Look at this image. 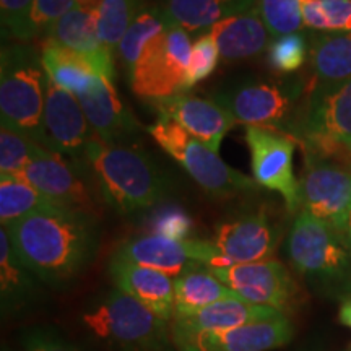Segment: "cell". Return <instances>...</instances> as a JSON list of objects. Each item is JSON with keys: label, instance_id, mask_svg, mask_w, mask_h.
<instances>
[{"label": "cell", "instance_id": "cell-27", "mask_svg": "<svg viewBox=\"0 0 351 351\" xmlns=\"http://www.w3.org/2000/svg\"><path fill=\"white\" fill-rule=\"evenodd\" d=\"M41 62L56 86L75 96L85 93L98 77L80 54L51 38L41 39Z\"/></svg>", "mask_w": 351, "mask_h": 351}, {"label": "cell", "instance_id": "cell-18", "mask_svg": "<svg viewBox=\"0 0 351 351\" xmlns=\"http://www.w3.org/2000/svg\"><path fill=\"white\" fill-rule=\"evenodd\" d=\"M158 116L168 117L189 135L218 153L221 140L236 124L231 114L212 99L178 93L152 101Z\"/></svg>", "mask_w": 351, "mask_h": 351}, {"label": "cell", "instance_id": "cell-38", "mask_svg": "<svg viewBox=\"0 0 351 351\" xmlns=\"http://www.w3.org/2000/svg\"><path fill=\"white\" fill-rule=\"evenodd\" d=\"M77 5V0H34L32 15H29V28L33 38H46L65 13Z\"/></svg>", "mask_w": 351, "mask_h": 351}, {"label": "cell", "instance_id": "cell-42", "mask_svg": "<svg viewBox=\"0 0 351 351\" xmlns=\"http://www.w3.org/2000/svg\"><path fill=\"white\" fill-rule=\"evenodd\" d=\"M339 320L343 326L351 328V296L345 298V301L341 302L339 311Z\"/></svg>", "mask_w": 351, "mask_h": 351}, {"label": "cell", "instance_id": "cell-19", "mask_svg": "<svg viewBox=\"0 0 351 351\" xmlns=\"http://www.w3.org/2000/svg\"><path fill=\"white\" fill-rule=\"evenodd\" d=\"M95 135L106 145H122L140 130V122L122 103L114 83L96 77L85 93L77 96Z\"/></svg>", "mask_w": 351, "mask_h": 351}, {"label": "cell", "instance_id": "cell-40", "mask_svg": "<svg viewBox=\"0 0 351 351\" xmlns=\"http://www.w3.org/2000/svg\"><path fill=\"white\" fill-rule=\"evenodd\" d=\"M326 10L330 32L351 33V0H320Z\"/></svg>", "mask_w": 351, "mask_h": 351}, {"label": "cell", "instance_id": "cell-1", "mask_svg": "<svg viewBox=\"0 0 351 351\" xmlns=\"http://www.w3.org/2000/svg\"><path fill=\"white\" fill-rule=\"evenodd\" d=\"M3 228L21 262L49 287L77 278L99 244L95 217L80 210L54 207Z\"/></svg>", "mask_w": 351, "mask_h": 351}, {"label": "cell", "instance_id": "cell-28", "mask_svg": "<svg viewBox=\"0 0 351 351\" xmlns=\"http://www.w3.org/2000/svg\"><path fill=\"white\" fill-rule=\"evenodd\" d=\"M176 314L174 317H187L213 302L228 298H239L207 267L189 270L174 278Z\"/></svg>", "mask_w": 351, "mask_h": 351}, {"label": "cell", "instance_id": "cell-11", "mask_svg": "<svg viewBox=\"0 0 351 351\" xmlns=\"http://www.w3.org/2000/svg\"><path fill=\"white\" fill-rule=\"evenodd\" d=\"M241 300L288 314L300 301V288L282 262L275 258L210 269Z\"/></svg>", "mask_w": 351, "mask_h": 351}, {"label": "cell", "instance_id": "cell-5", "mask_svg": "<svg viewBox=\"0 0 351 351\" xmlns=\"http://www.w3.org/2000/svg\"><path fill=\"white\" fill-rule=\"evenodd\" d=\"M148 132L152 138L187 171L207 195L228 199L257 189L254 179L228 166L218 153L189 135L181 125L168 117L158 116Z\"/></svg>", "mask_w": 351, "mask_h": 351}, {"label": "cell", "instance_id": "cell-37", "mask_svg": "<svg viewBox=\"0 0 351 351\" xmlns=\"http://www.w3.org/2000/svg\"><path fill=\"white\" fill-rule=\"evenodd\" d=\"M34 0H0V19H2L3 36L19 43H28L33 39L29 28Z\"/></svg>", "mask_w": 351, "mask_h": 351}, {"label": "cell", "instance_id": "cell-25", "mask_svg": "<svg viewBox=\"0 0 351 351\" xmlns=\"http://www.w3.org/2000/svg\"><path fill=\"white\" fill-rule=\"evenodd\" d=\"M256 2L257 0H165L163 5L156 10L166 28L178 26L187 33H195L210 29L226 16L252 10L256 8Z\"/></svg>", "mask_w": 351, "mask_h": 351}, {"label": "cell", "instance_id": "cell-46", "mask_svg": "<svg viewBox=\"0 0 351 351\" xmlns=\"http://www.w3.org/2000/svg\"><path fill=\"white\" fill-rule=\"evenodd\" d=\"M2 351H10V350H8L7 346H2Z\"/></svg>", "mask_w": 351, "mask_h": 351}, {"label": "cell", "instance_id": "cell-47", "mask_svg": "<svg viewBox=\"0 0 351 351\" xmlns=\"http://www.w3.org/2000/svg\"><path fill=\"white\" fill-rule=\"evenodd\" d=\"M346 147H348V148H350V150H351V142H350V143H346Z\"/></svg>", "mask_w": 351, "mask_h": 351}, {"label": "cell", "instance_id": "cell-3", "mask_svg": "<svg viewBox=\"0 0 351 351\" xmlns=\"http://www.w3.org/2000/svg\"><path fill=\"white\" fill-rule=\"evenodd\" d=\"M80 326L96 343L114 351H178L171 322L119 288L88 306L80 315Z\"/></svg>", "mask_w": 351, "mask_h": 351}, {"label": "cell", "instance_id": "cell-12", "mask_svg": "<svg viewBox=\"0 0 351 351\" xmlns=\"http://www.w3.org/2000/svg\"><path fill=\"white\" fill-rule=\"evenodd\" d=\"M245 142L251 152L252 176L257 186L278 192L289 213L300 205V181L293 173L295 138L262 127H245Z\"/></svg>", "mask_w": 351, "mask_h": 351}, {"label": "cell", "instance_id": "cell-4", "mask_svg": "<svg viewBox=\"0 0 351 351\" xmlns=\"http://www.w3.org/2000/svg\"><path fill=\"white\" fill-rule=\"evenodd\" d=\"M41 52L28 44H8L0 54V119L2 127L43 145L47 93Z\"/></svg>", "mask_w": 351, "mask_h": 351}, {"label": "cell", "instance_id": "cell-26", "mask_svg": "<svg viewBox=\"0 0 351 351\" xmlns=\"http://www.w3.org/2000/svg\"><path fill=\"white\" fill-rule=\"evenodd\" d=\"M309 62L315 85H335L351 78V33L314 32Z\"/></svg>", "mask_w": 351, "mask_h": 351}, {"label": "cell", "instance_id": "cell-41", "mask_svg": "<svg viewBox=\"0 0 351 351\" xmlns=\"http://www.w3.org/2000/svg\"><path fill=\"white\" fill-rule=\"evenodd\" d=\"M302 21L314 32H330V21L320 0H301Z\"/></svg>", "mask_w": 351, "mask_h": 351}, {"label": "cell", "instance_id": "cell-23", "mask_svg": "<svg viewBox=\"0 0 351 351\" xmlns=\"http://www.w3.org/2000/svg\"><path fill=\"white\" fill-rule=\"evenodd\" d=\"M41 280L16 256L5 228L0 230V311L19 315L41 298Z\"/></svg>", "mask_w": 351, "mask_h": 351}, {"label": "cell", "instance_id": "cell-24", "mask_svg": "<svg viewBox=\"0 0 351 351\" xmlns=\"http://www.w3.org/2000/svg\"><path fill=\"white\" fill-rule=\"evenodd\" d=\"M280 313L282 311L251 304L241 298H228V300L213 302V304L204 307L199 313L187 315V317H174L171 320V328L181 332L228 330V328L274 317Z\"/></svg>", "mask_w": 351, "mask_h": 351}, {"label": "cell", "instance_id": "cell-45", "mask_svg": "<svg viewBox=\"0 0 351 351\" xmlns=\"http://www.w3.org/2000/svg\"><path fill=\"white\" fill-rule=\"evenodd\" d=\"M343 291L346 293V298H350V296H351V278L348 280V282L345 283V287H343Z\"/></svg>", "mask_w": 351, "mask_h": 351}, {"label": "cell", "instance_id": "cell-32", "mask_svg": "<svg viewBox=\"0 0 351 351\" xmlns=\"http://www.w3.org/2000/svg\"><path fill=\"white\" fill-rule=\"evenodd\" d=\"M256 8L274 38L300 33L304 26L301 0H257Z\"/></svg>", "mask_w": 351, "mask_h": 351}, {"label": "cell", "instance_id": "cell-7", "mask_svg": "<svg viewBox=\"0 0 351 351\" xmlns=\"http://www.w3.org/2000/svg\"><path fill=\"white\" fill-rule=\"evenodd\" d=\"M296 274L320 283L343 285L351 278V251L337 230L306 210L296 215L287 241Z\"/></svg>", "mask_w": 351, "mask_h": 351}, {"label": "cell", "instance_id": "cell-10", "mask_svg": "<svg viewBox=\"0 0 351 351\" xmlns=\"http://www.w3.org/2000/svg\"><path fill=\"white\" fill-rule=\"evenodd\" d=\"M114 257L178 278L189 270L223 267L212 241H174L160 234H143L125 241Z\"/></svg>", "mask_w": 351, "mask_h": 351}, {"label": "cell", "instance_id": "cell-6", "mask_svg": "<svg viewBox=\"0 0 351 351\" xmlns=\"http://www.w3.org/2000/svg\"><path fill=\"white\" fill-rule=\"evenodd\" d=\"M289 137L300 140L309 155H351L346 147L351 142V78L335 85H315Z\"/></svg>", "mask_w": 351, "mask_h": 351}, {"label": "cell", "instance_id": "cell-48", "mask_svg": "<svg viewBox=\"0 0 351 351\" xmlns=\"http://www.w3.org/2000/svg\"><path fill=\"white\" fill-rule=\"evenodd\" d=\"M223 2H234V0H223Z\"/></svg>", "mask_w": 351, "mask_h": 351}, {"label": "cell", "instance_id": "cell-29", "mask_svg": "<svg viewBox=\"0 0 351 351\" xmlns=\"http://www.w3.org/2000/svg\"><path fill=\"white\" fill-rule=\"evenodd\" d=\"M59 207L32 186L23 176H0V221L2 226L29 215Z\"/></svg>", "mask_w": 351, "mask_h": 351}, {"label": "cell", "instance_id": "cell-20", "mask_svg": "<svg viewBox=\"0 0 351 351\" xmlns=\"http://www.w3.org/2000/svg\"><path fill=\"white\" fill-rule=\"evenodd\" d=\"M109 275L116 288L142 302L158 317L168 322L174 319L176 298L173 276L121 261L117 257H112L109 262Z\"/></svg>", "mask_w": 351, "mask_h": 351}, {"label": "cell", "instance_id": "cell-9", "mask_svg": "<svg viewBox=\"0 0 351 351\" xmlns=\"http://www.w3.org/2000/svg\"><path fill=\"white\" fill-rule=\"evenodd\" d=\"M192 44L187 32L169 26L145 46L129 82L140 98L153 101L184 91Z\"/></svg>", "mask_w": 351, "mask_h": 351}, {"label": "cell", "instance_id": "cell-21", "mask_svg": "<svg viewBox=\"0 0 351 351\" xmlns=\"http://www.w3.org/2000/svg\"><path fill=\"white\" fill-rule=\"evenodd\" d=\"M46 38L54 39L56 43L75 51L91 65L96 75L114 82L116 78L114 56L101 43L96 12L75 5L57 21Z\"/></svg>", "mask_w": 351, "mask_h": 351}, {"label": "cell", "instance_id": "cell-8", "mask_svg": "<svg viewBox=\"0 0 351 351\" xmlns=\"http://www.w3.org/2000/svg\"><path fill=\"white\" fill-rule=\"evenodd\" d=\"M301 82H271L247 78L225 86L213 101L225 108L236 124L262 127L289 135L295 125V104L302 95Z\"/></svg>", "mask_w": 351, "mask_h": 351}, {"label": "cell", "instance_id": "cell-15", "mask_svg": "<svg viewBox=\"0 0 351 351\" xmlns=\"http://www.w3.org/2000/svg\"><path fill=\"white\" fill-rule=\"evenodd\" d=\"M95 137L80 101L75 95L47 83L43 117V145L47 150L75 160L86 161V152Z\"/></svg>", "mask_w": 351, "mask_h": 351}, {"label": "cell", "instance_id": "cell-30", "mask_svg": "<svg viewBox=\"0 0 351 351\" xmlns=\"http://www.w3.org/2000/svg\"><path fill=\"white\" fill-rule=\"evenodd\" d=\"M143 0H101L96 23L101 43L114 56L135 19L142 13Z\"/></svg>", "mask_w": 351, "mask_h": 351}, {"label": "cell", "instance_id": "cell-34", "mask_svg": "<svg viewBox=\"0 0 351 351\" xmlns=\"http://www.w3.org/2000/svg\"><path fill=\"white\" fill-rule=\"evenodd\" d=\"M150 234H160L174 241H187L194 232V219L179 205H161L147 218Z\"/></svg>", "mask_w": 351, "mask_h": 351}, {"label": "cell", "instance_id": "cell-35", "mask_svg": "<svg viewBox=\"0 0 351 351\" xmlns=\"http://www.w3.org/2000/svg\"><path fill=\"white\" fill-rule=\"evenodd\" d=\"M38 143L7 127L0 129V176H21Z\"/></svg>", "mask_w": 351, "mask_h": 351}, {"label": "cell", "instance_id": "cell-13", "mask_svg": "<svg viewBox=\"0 0 351 351\" xmlns=\"http://www.w3.org/2000/svg\"><path fill=\"white\" fill-rule=\"evenodd\" d=\"M300 205L341 232L351 212V173L324 158L306 153L300 179Z\"/></svg>", "mask_w": 351, "mask_h": 351}, {"label": "cell", "instance_id": "cell-14", "mask_svg": "<svg viewBox=\"0 0 351 351\" xmlns=\"http://www.w3.org/2000/svg\"><path fill=\"white\" fill-rule=\"evenodd\" d=\"M178 351H271L289 343L293 326L288 314L257 320L245 326L215 332L173 330Z\"/></svg>", "mask_w": 351, "mask_h": 351}, {"label": "cell", "instance_id": "cell-33", "mask_svg": "<svg viewBox=\"0 0 351 351\" xmlns=\"http://www.w3.org/2000/svg\"><path fill=\"white\" fill-rule=\"evenodd\" d=\"M306 60H309V41L301 33L275 38L267 51V62L278 73L296 72Z\"/></svg>", "mask_w": 351, "mask_h": 351}, {"label": "cell", "instance_id": "cell-39", "mask_svg": "<svg viewBox=\"0 0 351 351\" xmlns=\"http://www.w3.org/2000/svg\"><path fill=\"white\" fill-rule=\"evenodd\" d=\"M21 351H83L60 333L46 327L26 328L20 335Z\"/></svg>", "mask_w": 351, "mask_h": 351}, {"label": "cell", "instance_id": "cell-16", "mask_svg": "<svg viewBox=\"0 0 351 351\" xmlns=\"http://www.w3.org/2000/svg\"><path fill=\"white\" fill-rule=\"evenodd\" d=\"M210 241L223 267H231L270 258L278 247L280 230L265 210H258L219 223Z\"/></svg>", "mask_w": 351, "mask_h": 351}, {"label": "cell", "instance_id": "cell-22", "mask_svg": "<svg viewBox=\"0 0 351 351\" xmlns=\"http://www.w3.org/2000/svg\"><path fill=\"white\" fill-rule=\"evenodd\" d=\"M217 43L219 59L225 64H234L256 57L270 46V33L257 8L226 16L208 29Z\"/></svg>", "mask_w": 351, "mask_h": 351}, {"label": "cell", "instance_id": "cell-17", "mask_svg": "<svg viewBox=\"0 0 351 351\" xmlns=\"http://www.w3.org/2000/svg\"><path fill=\"white\" fill-rule=\"evenodd\" d=\"M80 169V165H72L67 156L38 143L21 176L59 207L91 213L95 204L83 182Z\"/></svg>", "mask_w": 351, "mask_h": 351}, {"label": "cell", "instance_id": "cell-2", "mask_svg": "<svg viewBox=\"0 0 351 351\" xmlns=\"http://www.w3.org/2000/svg\"><path fill=\"white\" fill-rule=\"evenodd\" d=\"M86 163L98 179L103 199L121 215L150 208L168 194V179L137 148L95 138L88 147Z\"/></svg>", "mask_w": 351, "mask_h": 351}, {"label": "cell", "instance_id": "cell-31", "mask_svg": "<svg viewBox=\"0 0 351 351\" xmlns=\"http://www.w3.org/2000/svg\"><path fill=\"white\" fill-rule=\"evenodd\" d=\"M165 29L166 25L158 10L142 12L137 19H135L130 28L127 29L124 38H122L119 47H117V56H119L121 62L124 65L127 77L130 75L132 69H134L135 62L138 60L145 46H147L153 38H156L158 34L163 33Z\"/></svg>", "mask_w": 351, "mask_h": 351}, {"label": "cell", "instance_id": "cell-36", "mask_svg": "<svg viewBox=\"0 0 351 351\" xmlns=\"http://www.w3.org/2000/svg\"><path fill=\"white\" fill-rule=\"evenodd\" d=\"M219 60V51L217 43L210 33L202 34L192 44L191 60H189L186 80H184V91L191 90L197 83L208 78L217 69Z\"/></svg>", "mask_w": 351, "mask_h": 351}, {"label": "cell", "instance_id": "cell-43", "mask_svg": "<svg viewBox=\"0 0 351 351\" xmlns=\"http://www.w3.org/2000/svg\"><path fill=\"white\" fill-rule=\"evenodd\" d=\"M340 234H341V238H343L345 244L348 245V249L351 251V212L348 215V218H346L345 226H343V230H341Z\"/></svg>", "mask_w": 351, "mask_h": 351}, {"label": "cell", "instance_id": "cell-44", "mask_svg": "<svg viewBox=\"0 0 351 351\" xmlns=\"http://www.w3.org/2000/svg\"><path fill=\"white\" fill-rule=\"evenodd\" d=\"M101 0H77V7L85 8V10L90 12H96L98 10Z\"/></svg>", "mask_w": 351, "mask_h": 351}]
</instances>
